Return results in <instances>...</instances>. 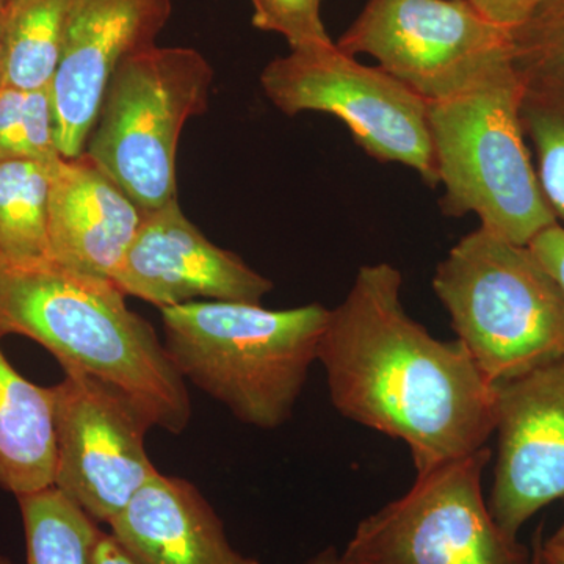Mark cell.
<instances>
[{
  "label": "cell",
  "mask_w": 564,
  "mask_h": 564,
  "mask_svg": "<svg viewBox=\"0 0 564 564\" xmlns=\"http://www.w3.org/2000/svg\"><path fill=\"white\" fill-rule=\"evenodd\" d=\"M10 2L11 0H0V9H3V7L9 6Z\"/></svg>",
  "instance_id": "d6a6232c"
},
{
  "label": "cell",
  "mask_w": 564,
  "mask_h": 564,
  "mask_svg": "<svg viewBox=\"0 0 564 564\" xmlns=\"http://www.w3.org/2000/svg\"><path fill=\"white\" fill-rule=\"evenodd\" d=\"M403 276L362 265L329 310L318 345L337 413L402 441L415 474L474 454L496 432L499 388L459 340H441L408 314Z\"/></svg>",
  "instance_id": "6da1fadb"
},
{
  "label": "cell",
  "mask_w": 564,
  "mask_h": 564,
  "mask_svg": "<svg viewBox=\"0 0 564 564\" xmlns=\"http://www.w3.org/2000/svg\"><path fill=\"white\" fill-rule=\"evenodd\" d=\"M336 44L377 58L426 102L473 90L513 63L511 32L466 0H369Z\"/></svg>",
  "instance_id": "9c48e42d"
},
{
  "label": "cell",
  "mask_w": 564,
  "mask_h": 564,
  "mask_svg": "<svg viewBox=\"0 0 564 564\" xmlns=\"http://www.w3.org/2000/svg\"><path fill=\"white\" fill-rule=\"evenodd\" d=\"M214 69L191 47L133 52L115 70L85 154L144 212L176 199L177 143L207 107Z\"/></svg>",
  "instance_id": "8992f818"
},
{
  "label": "cell",
  "mask_w": 564,
  "mask_h": 564,
  "mask_svg": "<svg viewBox=\"0 0 564 564\" xmlns=\"http://www.w3.org/2000/svg\"><path fill=\"white\" fill-rule=\"evenodd\" d=\"M172 10V0H74L50 87L63 159L84 154L115 70L155 44Z\"/></svg>",
  "instance_id": "7c38bea8"
},
{
  "label": "cell",
  "mask_w": 564,
  "mask_h": 564,
  "mask_svg": "<svg viewBox=\"0 0 564 564\" xmlns=\"http://www.w3.org/2000/svg\"><path fill=\"white\" fill-rule=\"evenodd\" d=\"M511 46L524 84L564 90V0H549L511 31Z\"/></svg>",
  "instance_id": "7402d4cb"
},
{
  "label": "cell",
  "mask_w": 564,
  "mask_h": 564,
  "mask_svg": "<svg viewBox=\"0 0 564 564\" xmlns=\"http://www.w3.org/2000/svg\"><path fill=\"white\" fill-rule=\"evenodd\" d=\"M521 122L545 203L564 228V90L524 84Z\"/></svg>",
  "instance_id": "ffe728a7"
},
{
  "label": "cell",
  "mask_w": 564,
  "mask_h": 564,
  "mask_svg": "<svg viewBox=\"0 0 564 564\" xmlns=\"http://www.w3.org/2000/svg\"><path fill=\"white\" fill-rule=\"evenodd\" d=\"M433 291L492 384L564 356V295L530 247L475 229L437 263Z\"/></svg>",
  "instance_id": "277c9868"
},
{
  "label": "cell",
  "mask_w": 564,
  "mask_h": 564,
  "mask_svg": "<svg viewBox=\"0 0 564 564\" xmlns=\"http://www.w3.org/2000/svg\"><path fill=\"white\" fill-rule=\"evenodd\" d=\"M7 21H9V6L0 9V88L3 87V76H6Z\"/></svg>",
  "instance_id": "83f0119b"
},
{
  "label": "cell",
  "mask_w": 564,
  "mask_h": 564,
  "mask_svg": "<svg viewBox=\"0 0 564 564\" xmlns=\"http://www.w3.org/2000/svg\"><path fill=\"white\" fill-rule=\"evenodd\" d=\"M547 272L554 276L564 295V228L558 223L549 226L529 245Z\"/></svg>",
  "instance_id": "d4e9b609"
},
{
  "label": "cell",
  "mask_w": 564,
  "mask_h": 564,
  "mask_svg": "<svg viewBox=\"0 0 564 564\" xmlns=\"http://www.w3.org/2000/svg\"><path fill=\"white\" fill-rule=\"evenodd\" d=\"M522 91L511 63L473 90L426 104L445 214L477 215L480 228L529 247L556 220L522 129Z\"/></svg>",
  "instance_id": "5b68a950"
},
{
  "label": "cell",
  "mask_w": 564,
  "mask_h": 564,
  "mask_svg": "<svg viewBox=\"0 0 564 564\" xmlns=\"http://www.w3.org/2000/svg\"><path fill=\"white\" fill-rule=\"evenodd\" d=\"M91 564H141L110 532H101Z\"/></svg>",
  "instance_id": "484cf974"
},
{
  "label": "cell",
  "mask_w": 564,
  "mask_h": 564,
  "mask_svg": "<svg viewBox=\"0 0 564 564\" xmlns=\"http://www.w3.org/2000/svg\"><path fill=\"white\" fill-rule=\"evenodd\" d=\"M541 556H543V564H564V544L543 540Z\"/></svg>",
  "instance_id": "4316f807"
},
{
  "label": "cell",
  "mask_w": 564,
  "mask_h": 564,
  "mask_svg": "<svg viewBox=\"0 0 564 564\" xmlns=\"http://www.w3.org/2000/svg\"><path fill=\"white\" fill-rule=\"evenodd\" d=\"M329 310L193 302L162 310L166 352L177 372L245 425L276 430L292 417Z\"/></svg>",
  "instance_id": "3957f363"
},
{
  "label": "cell",
  "mask_w": 564,
  "mask_h": 564,
  "mask_svg": "<svg viewBox=\"0 0 564 564\" xmlns=\"http://www.w3.org/2000/svg\"><path fill=\"white\" fill-rule=\"evenodd\" d=\"M261 84L282 113L333 115L375 161L408 166L430 187L440 184L429 104L380 66L362 65L333 43L274 58Z\"/></svg>",
  "instance_id": "ba28073f"
},
{
  "label": "cell",
  "mask_w": 564,
  "mask_h": 564,
  "mask_svg": "<svg viewBox=\"0 0 564 564\" xmlns=\"http://www.w3.org/2000/svg\"><path fill=\"white\" fill-rule=\"evenodd\" d=\"M0 564H13L7 556L0 555Z\"/></svg>",
  "instance_id": "1f68e13d"
},
{
  "label": "cell",
  "mask_w": 564,
  "mask_h": 564,
  "mask_svg": "<svg viewBox=\"0 0 564 564\" xmlns=\"http://www.w3.org/2000/svg\"><path fill=\"white\" fill-rule=\"evenodd\" d=\"M497 459L488 505L510 538L564 497V356L497 386Z\"/></svg>",
  "instance_id": "8fae6325"
},
{
  "label": "cell",
  "mask_w": 564,
  "mask_h": 564,
  "mask_svg": "<svg viewBox=\"0 0 564 564\" xmlns=\"http://www.w3.org/2000/svg\"><path fill=\"white\" fill-rule=\"evenodd\" d=\"M481 17L507 31H514L549 0H466Z\"/></svg>",
  "instance_id": "cb8c5ba5"
},
{
  "label": "cell",
  "mask_w": 564,
  "mask_h": 564,
  "mask_svg": "<svg viewBox=\"0 0 564 564\" xmlns=\"http://www.w3.org/2000/svg\"><path fill=\"white\" fill-rule=\"evenodd\" d=\"M50 88H0V162L61 159Z\"/></svg>",
  "instance_id": "44dd1931"
},
{
  "label": "cell",
  "mask_w": 564,
  "mask_h": 564,
  "mask_svg": "<svg viewBox=\"0 0 564 564\" xmlns=\"http://www.w3.org/2000/svg\"><path fill=\"white\" fill-rule=\"evenodd\" d=\"M113 281L46 261L0 263V337L46 348L65 372L90 375L139 404L155 429L180 434L191 393L150 322L129 310Z\"/></svg>",
  "instance_id": "7a4b0ae2"
},
{
  "label": "cell",
  "mask_w": 564,
  "mask_h": 564,
  "mask_svg": "<svg viewBox=\"0 0 564 564\" xmlns=\"http://www.w3.org/2000/svg\"><path fill=\"white\" fill-rule=\"evenodd\" d=\"M54 391V486L109 525L159 470L147 452L148 414L126 393L80 372Z\"/></svg>",
  "instance_id": "30bf717a"
},
{
  "label": "cell",
  "mask_w": 564,
  "mask_h": 564,
  "mask_svg": "<svg viewBox=\"0 0 564 564\" xmlns=\"http://www.w3.org/2000/svg\"><path fill=\"white\" fill-rule=\"evenodd\" d=\"M322 0H251L252 25L284 36L291 51L333 44L321 17Z\"/></svg>",
  "instance_id": "603a6c76"
},
{
  "label": "cell",
  "mask_w": 564,
  "mask_h": 564,
  "mask_svg": "<svg viewBox=\"0 0 564 564\" xmlns=\"http://www.w3.org/2000/svg\"><path fill=\"white\" fill-rule=\"evenodd\" d=\"M115 284L159 310L193 302L261 304L273 282L217 247L184 214L177 198L147 212Z\"/></svg>",
  "instance_id": "4fadbf2b"
},
{
  "label": "cell",
  "mask_w": 564,
  "mask_h": 564,
  "mask_svg": "<svg viewBox=\"0 0 564 564\" xmlns=\"http://www.w3.org/2000/svg\"><path fill=\"white\" fill-rule=\"evenodd\" d=\"M488 445L417 474L410 491L367 516L343 552L348 564H532V549L500 529L484 492Z\"/></svg>",
  "instance_id": "52a82bcc"
},
{
  "label": "cell",
  "mask_w": 564,
  "mask_h": 564,
  "mask_svg": "<svg viewBox=\"0 0 564 564\" xmlns=\"http://www.w3.org/2000/svg\"><path fill=\"white\" fill-rule=\"evenodd\" d=\"M74 0H11L3 85L46 90L61 62Z\"/></svg>",
  "instance_id": "ac0fdd59"
},
{
  "label": "cell",
  "mask_w": 564,
  "mask_h": 564,
  "mask_svg": "<svg viewBox=\"0 0 564 564\" xmlns=\"http://www.w3.org/2000/svg\"><path fill=\"white\" fill-rule=\"evenodd\" d=\"M144 217L147 212L85 152L52 166L50 261L113 281Z\"/></svg>",
  "instance_id": "5bb4252c"
},
{
  "label": "cell",
  "mask_w": 564,
  "mask_h": 564,
  "mask_svg": "<svg viewBox=\"0 0 564 564\" xmlns=\"http://www.w3.org/2000/svg\"><path fill=\"white\" fill-rule=\"evenodd\" d=\"M109 527L141 564H261L232 547L202 491L172 475H155Z\"/></svg>",
  "instance_id": "9a60e30c"
},
{
  "label": "cell",
  "mask_w": 564,
  "mask_h": 564,
  "mask_svg": "<svg viewBox=\"0 0 564 564\" xmlns=\"http://www.w3.org/2000/svg\"><path fill=\"white\" fill-rule=\"evenodd\" d=\"M541 547H543V527L536 530L532 544V564H543V556H541Z\"/></svg>",
  "instance_id": "f546056e"
},
{
  "label": "cell",
  "mask_w": 564,
  "mask_h": 564,
  "mask_svg": "<svg viewBox=\"0 0 564 564\" xmlns=\"http://www.w3.org/2000/svg\"><path fill=\"white\" fill-rule=\"evenodd\" d=\"M54 391L22 377L0 347V491L18 499L54 486Z\"/></svg>",
  "instance_id": "2e32d148"
},
{
  "label": "cell",
  "mask_w": 564,
  "mask_h": 564,
  "mask_svg": "<svg viewBox=\"0 0 564 564\" xmlns=\"http://www.w3.org/2000/svg\"><path fill=\"white\" fill-rule=\"evenodd\" d=\"M28 564H91L98 522L55 486L18 497Z\"/></svg>",
  "instance_id": "d6986e66"
},
{
  "label": "cell",
  "mask_w": 564,
  "mask_h": 564,
  "mask_svg": "<svg viewBox=\"0 0 564 564\" xmlns=\"http://www.w3.org/2000/svg\"><path fill=\"white\" fill-rule=\"evenodd\" d=\"M55 162H0V263L3 265L50 261L47 225Z\"/></svg>",
  "instance_id": "e0dca14e"
},
{
  "label": "cell",
  "mask_w": 564,
  "mask_h": 564,
  "mask_svg": "<svg viewBox=\"0 0 564 564\" xmlns=\"http://www.w3.org/2000/svg\"><path fill=\"white\" fill-rule=\"evenodd\" d=\"M304 564H348L345 562L343 554L336 552V549L328 547L325 551L318 552L317 555L313 556L310 562Z\"/></svg>",
  "instance_id": "f1b7e54d"
},
{
  "label": "cell",
  "mask_w": 564,
  "mask_h": 564,
  "mask_svg": "<svg viewBox=\"0 0 564 564\" xmlns=\"http://www.w3.org/2000/svg\"><path fill=\"white\" fill-rule=\"evenodd\" d=\"M551 541H555V543L564 544V522L558 530H556L554 536L549 538Z\"/></svg>",
  "instance_id": "4dcf8cb0"
}]
</instances>
